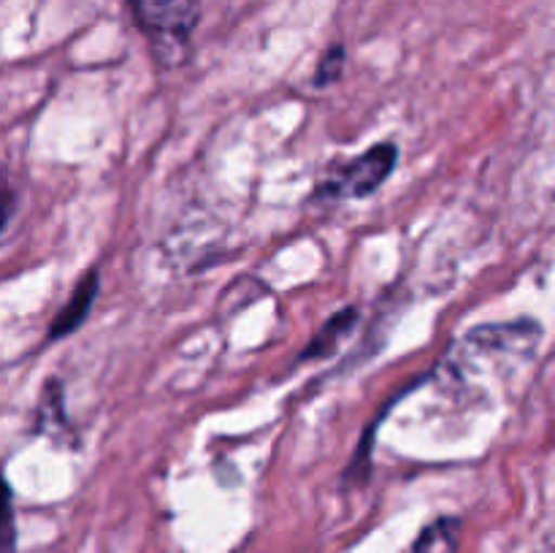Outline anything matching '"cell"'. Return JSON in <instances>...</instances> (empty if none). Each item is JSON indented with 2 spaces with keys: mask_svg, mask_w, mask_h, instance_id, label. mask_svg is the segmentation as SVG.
<instances>
[{
  "mask_svg": "<svg viewBox=\"0 0 555 553\" xmlns=\"http://www.w3.org/2000/svg\"><path fill=\"white\" fill-rule=\"evenodd\" d=\"M98 291H101V276H98V271L90 269L87 274H81V280L76 282L74 293L65 301V307L54 314L52 325L47 331V342H60L74 334V331H79L85 325V320L90 318L92 307H95Z\"/></svg>",
  "mask_w": 555,
  "mask_h": 553,
  "instance_id": "4",
  "label": "cell"
},
{
  "mask_svg": "<svg viewBox=\"0 0 555 553\" xmlns=\"http://www.w3.org/2000/svg\"><path fill=\"white\" fill-rule=\"evenodd\" d=\"M356 323H358L356 307H345L336 314H331V318L323 323V329L309 339L307 350L298 356V361H314V358L331 356V352L339 347V342H345V336L356 329Z\"/></svg>",
  "mask_w": 555,
  "mask_h": 553,
  "instance_id": "5",
  "label": "cell"
},
{
  "mask_svg": "<svg viewBox=\"0 0 555 553\" xmlns=\"http://www.w3.org/2000/svg\"><path fill=\"white\" fill-rule=\"evenodd\" d=\"M396 163H399V146L393 141H379L369 152L358 155L356 160L331 168L328 177L318 184L314 195L323 201L366 198L388 182Z\"/></svg>",
  "mask_w": 555,
  "mask_h": 553,
  "instance_id": "3",
  "label": "cell"
},
{
  "mask_svg": "<svg viewBox=\"0 0 555 553\" xmlns=\"http://www.w3.org/2000/svg\"><path fill=\"white\" fill-rule=\"evenodd\" d=\"M345 63H347V49L341 47V43H334V47L320 57L318 70H314V85L318 87L334 85V81L341 76V70H345Z\"/></svg>",
  "mask_w": 555,
  "mask_h": 553,
  "instance_id": "9",
  "label": "cell"
},
{
  "mask_svg": "<svg viewBox=\"0 0 555 553\" xmlns=\"http://www.w3.org/2000/svg\"><path fill=\"white\" fill-rule=\"evenodd\" d=\"M542 339V325L537 320H509V323H486L466 331L453 347L444 369L461 385L486 377L502 363H518L534 356Z\"/></svg>",
  "mask_w": 555,
  "mask_h": 553,
  "instance_id": "1",
  "label": "cell"
},
{
  "mask_svg": "<svg viewBox=\"0 0 555 553\" xmlns=\"http://www.w3.org/2000/svg\"><path fill=\"white\" fill-rule=\"evenodd\" d=\"M14 209H16V193L14 188H11L5 171L0 168V233H3V228L9 226V220L14 217Z\"/></svg>",
  "mask_w": 555,
  "mask_h": 553,
  "instance_id": "10",
  "label": "cell"
},
{
  "mask_svg": "<svg viewBox=\"0 0 555 553\" xmlns=\"http://www.w3.org/2000/svg\"><path fill=\"white\" fill-rule=\"evenodd\" d=\"M16 551V510H14V488L0 475V553Z\"/></svg>",
  "mask_w": 555,
  "mask_h": 553,
  "instance_id": "8",
  "label": "cell"
},
{
  "mask_svg": "<svg viewBox=\"0 0 555 553\" xmlns=\"http://www.w3.org/2000/svg\"><path fill=\"white\" fill-rule=\"evenodd\" d=\"M459 551V520L439 518L428 524L415 540L412 553H455Z\"/></svg>",
  "mask_w": 555,
  "mask_h": 553,
  "instance_id": "7",
  "label": "cell"
},
{
  "mask_svg": "<svg viewBox=\"0 0 555 553\" xmlns=\"http://www.w3.org/2000/svg\"><path fill=\"white\" fill-rule=\"evenodd\" d=\"M36 432L54 434V437L70 432L68 415H65V388L60 380H49L47 388H43L41 401H38Z\"/></svg>",
  "mask_w": 555,
  "mask_h": 553,
  "instance_id": "6",
  "label": "cell"
},
{
  "mask_svg": "<svg viewBox=\"0 0 555 553\" xmlns=\"http://www.w3.org/2000/svg\"><path fill=\"white\" fill-rule=\"evenodd\" d=\"M130 11L163 65L184 63L201 20V0H130Z\"/></svg>",
  "mask_w": 555,
  "mask_h": 553,
  "instance_id": "2",
  "label": "cell"
}]
</instances>
